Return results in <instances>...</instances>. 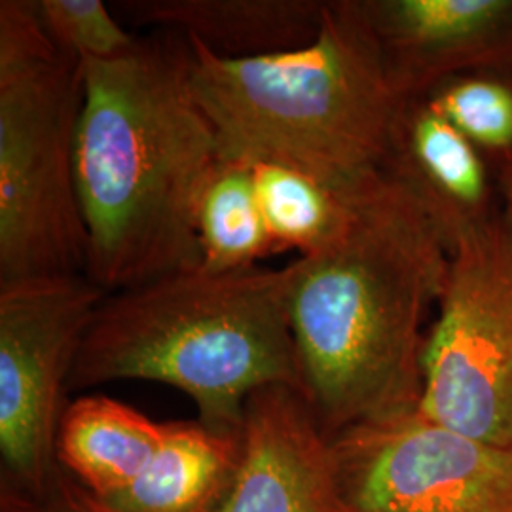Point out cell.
I'll return each mask as SVG.
<instances>
[{
  "label": "cell",
  "instance_id": "16",
  "mask_svg": "<svg viewBox=\"0 0 512 512\" xmlns=\"http://www.w3.org/2000/svg\"><path fill=\"white\" fill-rule=\"evenodd\" d=\"M196 222L202 268L209 272L249 270L275 255L251 164L220 156L203 188Z\"/></svg>",
  "mask_w": 512,
  "mask_h": 512
},
{
  "label": "cell",
  "instance_id": "9",
  "mask_svg": "<svg viewBox=\"0 0 512 512\" xmlns=\"http://www.w3.org/2000/svg\"><path fill=\"white\" fill-rule=\"evenodd\" d=\"M220 512H346L330 440L298 389L266 385L247 399L238 476Z\"/></svg>",
  "mask_w": 512,
  "mask_h": 512
},
{
  "label": "cell",
  "instance_id": "14",
  "mask_svg": "<svg viewBox=\"0 0 512 512\" xmlns=\"http://www.w3.org/2000/svg\"><path fill=\"white\" fill-rule=\"evenodd\" d=\"M165 423L107 395L67 403L55 433V463L95 497L135 482L158 454Z\"/></svg>",
  "mask_w": 512,
  "mask_h": 512
},
{
  "label": "cell",
  "instance_id": "19",
  "mask_svg": "<svg viewBox=\"0 0 512 512\" xmlns=\"http://www.w3.org/2000/svg\"><path fill=\"white\" fill-rule=\"evenodd\" d=\"M0 512H112L109 507L80 486L67 475L59 465H55L52 478L44 492L27 495L12 488L2 486Z\"/></svg>",
  "mask_w": 512,
  "mask_h": 512
},
{
  "label": "cell",
  "instance_id": "12",
  "mask_svg": "<svg viewBox=\"0 0 512 512\" xmlns=\"http://www.w3.org/2000/svg\"><path fill=\"white\" fill-rule=\"evenodd\" d=\"M135 25L200 40L230 59L296 50L317 31L323 0H120Z\"/></svg>",
  "mask_w": 512,
  "mask_h": 512
},
{
  "label": "cell",
  "instance_id": "15",
  "mask_svg": "<svg viewBox=\"0 0 512 512\" xmlns=\"http://www.w3.org/2000/svg\"><path fill=\"white\" fill-rule=\"evenodd\" d=\"M251 167L275 253L293 249L300 258L317 255L342 238L363 192L374 183L348 192L289 165L262 162Z\"/></svg>",
  "mask_w": 512,
  "mask_h": 512
},
{
  "label": "cell",
  "instance_id": "20",
  "mask_svg": "<svg viewBox=\"0 0 512 512\" xmlns=\"http://www.w3.org/2000/svg\"><path fill=\"white\" fill-rule=\"evenodd\" d=\"M499 188H501V194H503V200H505V211L512 215V165L507 167L505 171H501L499 175Z\"/></svg>",
  "mask_w": 512,
  "mask_h": 512
},
{
  "label": "cell",
  "instance_id": "3",
  "mask_svg": "<svg viewBox=\"0 0 512 512\" xmlns=\"http://www.w3.org/2000/svg\"><path fill=\"white\" fill-rule=\"evenodd\" d=\"M186 40L192 86L220 156L289 165L348 192L384 175L410 99L391 73L365 0H327L317 35L296 50L230 59Z\"/></svg>",
  "mask_w": 512,
  "mask_h": 512
},
{
  "label": "cell",
  "instance_id": "1",
  "mask_svg": "<svg viewBox=\"0 0 512 512\" xmlns=\"http://www.w3.org/2000/svg\"><path fill=\"white\" fill-rule=\"evenodd\" d=\"M219 158L183 35L152 31L82 63L76 184L95 285L118 293L202 266L198 205Z\"/></svg>",
  "mask_w": 512,
  "mask_h": 512
},
{
  "label": "cell",
  "instance_id": "5",
  "mask_svg": "<svg viewBox=\"0 0 512 512\" xmlns=\"http://www.w3.org/2000/svg\"><path fill=\"white\" fill-rule=\"evenodd\" d=\"M80 110L82 63L52 44L35 0H2L0 281L86 274Z\"/></svg>",
  "mask_w": 512,
  "mask_h": 512
},
{
  "label": "cell",
  "instance_id": "8",
  "mask_svg": "<svg viewBox=\"0 0 512 512\" xmlns=\"http://www.w3.org/2000/svg\"><path fill=\"white\" fill-rule=\"evenodd\" d=\"M330 446L346 512H512V448L418 408L355 425Z\"/></svg>",
  "mask_w": 512,
  "mask_h": 512
},
{
  "label": "cell",
  "instance_id": "17",
  "mask_svg": "<svg viewBox=\"0 0 512 512\" xmlns=\"http://www.w3.org/2000/svg\"><path fill=\"white\" fill-rule=\"evenodd\" d=\"M427 103L475 145L499 173L512 165V74L469 73L448 78Z\"/></svg>",
  "mask_w": 512,
  "mask_h": 512
},
{
  "label": "cell",
  "instance_id": "18",
  "mask_svg": "<svg viewBox=\"0 0 512 512\" xmlns=\"http://www.w3.org/2000/svg\"><path fill=\"white\" fill-rule=\"evenodd\" d=\"M35 10L55 48L80 63L126 54L139 37L114 19L103 0H35Z\"/></svg>",
  "mask_w": 512,
  "mask_h": 512
},
{
  "label": "cell",
  "instance_id": "7",
  "mask_svg": "<svg viewBox=\"0 0 512 512\" xmlns=\"http://www.w3.org/2000/svg\"><path fill=\"white\" fill-rule=\"evenodd\" d=\"M109 296L86 274L0 281L2 486L38 495L55 465V433L84 334Z\"/></svg>",
  "mask_w": 512,
  "mask_h": 512
},
{
  "label": "cell",
  "instance_id": "10",
  "mask_svg": "<svg viewBox=\"0 0 512 512\" xmlns=\"http://www.w3.org/2000/svg\"><path fill=\"white\" fill-rule=\"evenodd\" d=\"M408 99L469 73L512 74V0H365Z\"/></svg>",
  "mask_w": 512,
  "mask_h": 512
},
{
  "label": "cell",
  "instance_id": "4",
  "mask_svg": "<svg viewBox=\"0 0 512 512\" xmlns=\"http://www.w3.org/2000/svg\"><path fill=\"white\" fill-rule=\"evenodd\" d=\"M289 283V266H200L109 294L84 334L69 393L160 382L186 393L207 429L239 433L256 389L289 385L304 395Z\"/></svg>",
  "mask_w": 512,
  "mask_h": 512
},
{
  "label": "cell",
  "instance_id": "2",
  "mask_svg": "<svg viewBox=\"0 0 512 512\" xmlns=\"http://www.w3.org/2000/svg\"><path fill=\"white\" fill-rule=\"evenodd\" d=\"M450 249L387 171L342 238L289 264V315L304 395L323 435L420 406L429 313Z\"/></svg>",
  "mask_w": 512,
  "mask_h": 512
},
{
  "label": "cell",
  "instance_id": "6",
  "mask_svg": "<svg viewBox=\"0 0 512 512\" xmlns=\"http://www.w3.org/2000/svg\"><path fill=\"white\" fill-rule=\"evenodd\" d=\"M418 410L512 448V215L505 207L450 251L423 351Z\"/></svg>",
  "mask_w": 512,
  "mask_h": 512
},
{
  "label": "cell",
  "instance_id": "11",
  "mask_svg": "<svg viewBox=\"0 0 512 512\" xmlns=\"http://www.w3.org/2000/svg\"><path fill=\"white\" fill-rule=\"evenodd\" d=\"M385 171L418 202L452 251L501 213L488 158L425 97L399 118Z\"/></svg>",
  "mask_w": 512,
  "mask_h": 512
},
{
  "label": "cell",
  "instance_id": "13",
  "mask_svg": "<svg viewBox=\"0 0 512 512\" xmlns=\"http://www.w3.org/2000/svg\"><path fill=\"white\" fill-rule=\"evenodd\" d=\"M241 431L200 421L165 423V439L141 476L101 499L112 512H220L238 476Z\"/></svg>",
  "mask_w": 512,
  "mask_h": 512
}]
</instances>
